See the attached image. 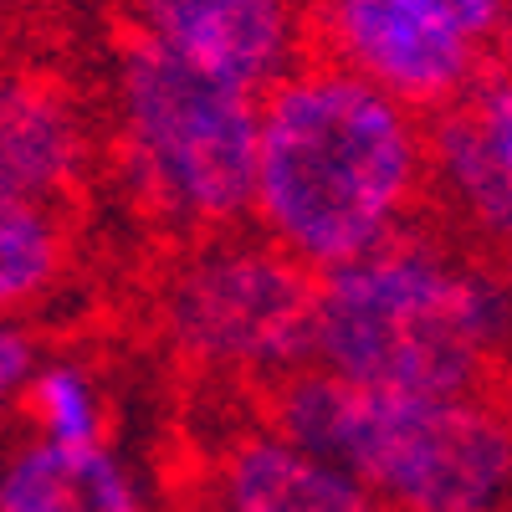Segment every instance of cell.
<instances>
[{
  "label": "cell",
  "mask_w": 512,
  "mask_h": 512,
  "mask_svg": "<svg viewBox=\"0 0 512 512\" xmlns=\"http://www.w3.org/2000/svg\"><path fill=\"white\" fill-rule=\"evenodd\" d=\"M118 118L128 164L164 216L200 231L251 216L256 98L221 88L134 36L118 67Z\"/></svg>",
  "instance_id": "obj_4"
},
{
  "label": "cell",
  "mask_w": 512,
  "mask_h": 512,
  "mask_svg": "<svg viewBox=\"0 0 512 512\" xmlns=\"http://www.w3.org/2000/svg\"><path fill=\"white\" fill-rule=\"evenodd\" d=\"M502 354V287L425 241H384L318 277L313 364L379 395H487Z\"/></svg>",
  "instance_id": "obj_2"
},
{
  "label": "cell",
  "mask_w": 512,
  "mask_h": 512,
  "mask_svg": "<svg viewBox=\"0 0 512 512\" xmlns=\"http://www.w3.org/2000/svg\"><path fill=\"white\" fill-rule=\"evenodd\" d=\"M216 502L236 512H384L359 477L277 431H246L221 451Z\"/></svg>",
  "instance_id": "obj_9"
},
{
  "label": "cell",
  "mask_w": 512,
  "mask_h": 512,
  "mask_svg": "<svg viewBox=\"0 0 512 512\" xmlns=\"http://www.w3.org/2000/svg\"><path fill=\"white\" fill-rule=\"evenodd\" d=\"M333 67L364 77L400 108H446L482 77L472 47L425 0H323Z\"/></svg>",
  "instance_id": "obj_6"
},
{
  "label": "cell",
  "mask_w": 512,
  "mask_h": 512,
  "mask_svg": "<svg viewBox=\"0 0 512 512\" xmlns=\"http://www.w3.org/2000/svg\"><path fill=\"white\" fill-rule=\"evenodd\" d=\"M318 272L272 241H205L164 282L159 318L190 364L282 379L313 354Z\"/></svg>",
  "instance_id": "obj_5"
},
{
  "label": "cell",
  "mask_w": 512,
  "mask_h": 512,
  "mask_svg": "<svg viewBox=\"0 0 512 512\" xmlns=\"http://www.w3.org/2000/svg\"><path fill=\"white\" fill-rule=\"evenodd\" d=\"M267 431L344 466L384 512L507 507L512 441L502 405H487V395L415 400L323 369H292L277 379Z\"/></svg>",
  "instance_id": "obj_3"
},
{
  "label": "cell",
  "mask_w": 512,
  "mask_h": 512,
  "mask_svg": "<svg viewBox=\"0 0 512 512\" xmlns=\"http://www.w3.org/2000/svg\"><path fill=\"white\" fill-rule=\"evenodd\" d=\"M36 374V344L31 333L11 318H0V415L11 405H21V390Z\"/></svg>",
  "instance_id": "obj_14"
},
{
  "label": "cell",
  "mask_w": 512,
  "mask_h": 512,
  "mask_svg": "<svg viewBox=\"0 0 512 512\" xmlns=\"http://www.w3.org/2000/svg\"><path fill=\"white\" fill-rule=\"evenodd\" d=\"M67 241L47 205L0 200V318L31 308L62 277Z\"/></svg>",
  "instance_id": "obj_12"
},
{
  "label": "cell",
  "mask_w": 512,
  "mask_h": 512,
  "mask_svg": "<svg viewBox=\"0 0 512 512\" xmlns=\"http://www.w3.org/2000/svg\"><path fill=\"white\" fill-rule=\"evenodd\" d=\"M21 410L41 441L57 446H103L108 436V410L88 369L77 364H47L36 369L21 390Z\"/></svg>",
  "instance_id": "obj_13"
},
{
  "label": "cell",
  "mask_w": 512,
  "mask_h": 512,
  "mask_svg": "<svg viewBox=\"0 0 512 512\" xmlns=\"http://www.w3.org/2000/svg\"><path fill=\"white\" fill-rule=\"evenodd\" d=\"M441 21H451L472 47H482L487 36H497L502 31V21H507V0H425Z\"/></svg>",
  "instance_id": "obj_15"
},
{
  "label": "cell",
  "mask_w": 512,
  "mask_h": 512,
  "mask_svg": "<svg viewBox=\"0 0 512 512\" xmlns=\"http://www.w3.org/2000/svg\"><path fill=\"white\" fill-rule=\"evenodd\" d=\"M425 169L446 180L451 200L482 236H507L512 221V93L507 77H477L456 103L441 108L425 134Z\"/></svg>",
  "instance_id": "obj_8"
},
{
  "label": "cell",
  "mask_w": 512,
  "mask_h": 512,
  "mask_svg": "<svg viewBox=\"0 0 512 512\" xmlns=\"http://www.w3.org/2000/svg\"><path fill=\"white\" fill-rule=\"evenodd\" d=\"M425 185V134L364 77L318 62L256 98L251 210L308 272L349 267L395 241Z\"/></svg>",
  "instance_id": "obj_1"
},
{
  "label": "cell",
  "mask_w": 512,
  "mask_h": 512,
  "mask_svg": "<svg viewBox=\"0 0 512 512\" xmlns=\"http://www.w3.org/2000/svg\"><path fill=\"white\" fill-rule=\"evenodd\" d=\"M190 512H236V507H226V502H200V507H190Z\"/></svg>",
  "instance_id": "obj_16"
},
{
  "label": "cell",
  "mask_w": 512,
  "mask_h": 512,
  "mask_svg": "<svg viewBox=\"0 0 512 512\" xmlns=\"http://www.w3.org/2000/svg\"><path fill=\"white\" fill-rule=\"evenodd\" d=\"M0 512H149L134 472L103 446L21 441L0 456Z\"/></svg>",
  "instance_id": "obj_11"
},
{
  "label": "cell",
  "mask_w": 512,
  "mask_h": 512,
  "mask_svg": "<svg viewBox=\"0 0 512 512\" xmlns=\"http://www.w3.org/2000/svg\"><path fill=\"white\" fill-rule=\"evenodd\" d=\"M139 41L231 93H267L292 72L297 6L292 0H134Z\"/></svg>",
  "instance_id": "obj_7"
},
{
  "label": "cell",
  "mask_w": 512,
  "mask_h": 512,
  "mask_svg": "<svg viewBox=\"0 0 512 512\" xmlns=\"http://www.w3.org/2000/svg\"><path fill=\"white\" fill-rule=\"evenodd\" d=\"M82 175V123L36 77H0V200L47 205Z\"/></svg>",
  "instance_id": "obj_10"
}]
</instances>
